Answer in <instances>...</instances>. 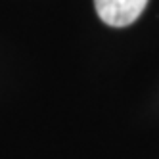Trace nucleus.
Masks as SVG:
<instances>
[{
    "instance_id": "f257e3e1",
    "label": "nucleus",
    "mask_w": 159,
    "mask_h": 159,
    "mask_svg": "<svg viewBox=\"0 0 159 159\" xmlns=\"http://www.w3.org/2000/svg\"><path fill=\"white\" fill-rule=\"evenodd\" d=\"M148 0H94L96 12L106 25L127 27L144 12Z\"/></svg>"
}]
</instances>
